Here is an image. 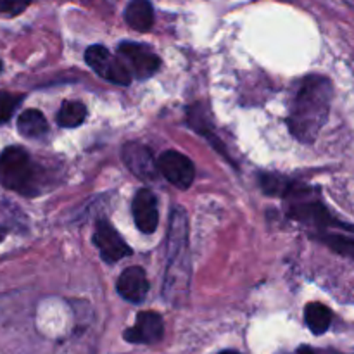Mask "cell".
<instances>
[{
  "mask_svg": "<svg viewBox=\"0 0 354 354\" xmlns=\"http://www.w3.org/2000/svg\"><path fill=\"white\" fill-rule=\"evenodd\" d=\"M332 85L324 76H308L301 82L289 113V128L297 140L310 144L320 133L330 113Z\"/></svg>",
  "mask_w": 354,
  "mask_h": 354,
  "instance_id": "cell-1",
  "label": "cell"
},
{
  "mask_svg": "<svg viewBox=\"0 0 354 354\" xmlns=\"http://www.w3.org/2000/svg\"><path fill=\"white\" fill-rule=\"evenodd\" d=\"M166 259L168 266H166L162 294L171 303H178L189 290L190 272H192L189 251V220L183 207H175L169 216Z\"/></svg>",
  "mask_w": 354,
  "mask_h": 354,
  "instance_id": "cell-2",
  "label": "cell"
},
{
  "mask_svg": "<svg viewBox=\"0 0 354 354\" xmlns=\"http://www.w3.org/2000/svg\"><path fill=\"white\" fill-rule=\"evenodd\" d=\"M35 182L37 173L28 152L21 147H7L0 154V185L23 196H33Z\"/></svg>",
  "mask_w": 354,
  "mask_h": 354,
  "instance_id": "cell-3",
  "label": "cell"
},
{
  "mask_svg": "<svg viewBox=\"0 0 354 354\" xmlns=\"http://www.w3.org/2000/svg\"><path fill=\"white\" fill-rule=\"evenodd\" d=\"M283 197L289 199L287 211L292 218L306 223H313L317 227H328L335 223L328 211L325 209L324 204L315 197V194L308 189H292L290 187Z\"/></svg>",
  "mask_w": 354,
  "mask_h": 354,
  "instance_id": "cell-4",
  "label": "cell"
},
{
  "mask_svg": "<svg viewBox=\"0 0 354 354\" xmlns=\"http://www.w3.org/2000/svg\"><path fill=\"white\" fill-rule=\"evenodd\" d=\"M118 57L131 75V78L147 80L161 66V59L149 47L133 41H124L118 47Z\"/></svg>",
  "mask_w": 354,
  "mask_h": 354,
  "instance_id": "cell-5",
  "label": "cell"
},
{
  "mask_svg": "<svg viewBox=\"0 0 354 354\" xmlns=\"http://www.w3.org/2000/svg\"><path fill=\"white\" fill-rule=\"evenodd\" d=\"M85 61L97 75L114 85H128L131 82V75L120 61V57L111 54L102 45H92L86 48Z\"/></svg>",
  "mask_w": 354,
  "mask_h": 354,
  "instance_id": "cell-6",
  "label": "cell"
},
{
  "mask_svg": "<svg viewBox=\"0 0 354 354\" xmlns=\"http://www.w3.org/2000/svg\"><path fill=\"white\" fill-rule=\"evenodd\" d=\"M159 171L165 175L171 185L178 187V189L185 190L192 185L194 176H196V169H194L192 161L182 152L176 151H166L165 154L159 156L158 159Z\"/></svg>",
  "mask_w": 354,
  "mask_h": 354,
  "instance_id": "cell-7",
  "label": "cell"
},
{
  "mask_svg": "<svg viewBox=\"0 0 354 354\" xmlns=\"http://www.w3.org/2000/svg\"><path fill=\"white\" fill-rule=\"evenodd\" d=\"M93 244L99 249L100 256L106 263H116L120 259L127 258L130 254V248L127 242L120 237L113 225L107 221H99L95 227V234H93Z\"/></svg>",
  "mask_w": 354,
  "mask_h": 354,
  "instance_id": "cell-8",
  "label": "cell"
},
{
  "mask_svg": "<svg viewBox=\"0 0 354 354\" xmlns=\"http://www.w3.org/2000/svg\"><path fill=\"white\" fill-rule=\"evenodd\" d=\"M121 158H123L127 168L138 178L156 180V176H158V161H154L151 151L145 145L137 144V142H128L123 145Z\"/></svg>",
  "mask_w": 354,
  "mask_h": 354,
  "instance_id": "cell-9",
  "label": "cell"
},
{
  "mask_svg": "<svg viewBox=\"0 0 354 354\" xmlns=\"http://www.w3.org/2000/svg\"><path fill=\"white\" fill-rule=\"evenodd\" d=\"M165 335L162 318L154 311H142L131 328L124 332V339L131 344H156Z\"/></svg>",
  "mask_w": 354,
  "mask_h": 354,
  "instance_id": "cell-10",
  "label": "cell"
},
{
  "mask_svg": "<svg viewBox=\"0 0 354 354\" xmlns=\"http://www.w3.org/2000/svg\"><path fill=\"white\" fill-rule=\"evenodd\" d=\"M131 211H133V220L138 230L142 234H154L159 223V213L158 201L151 189H142L135 194Z\"/></svg>",
  "mask_w": 354,
  "mask_h": 354,
  "instance_id": "cell-11",
  "label": "cell"
},
{
  "mask_svg": "<svg viewBox=\"0 0 354 354\" xmlns=\"http://www.w3.org/2000/svg\"><path fill=\"white\" fill-rule=\"evenodd\" d=\"M118 292L130 303H142L149 292V282L140 266H130L118 279Z\"/></svg>",
  "mask_w": 354,
  "mask_h": 354,
  "instance_id": "cell-12",
  "label": "cell"
},
{
  "mask_svg": "<svg viewBox=\"0 0 354 354\" xmlns=\"http://www.w3.org/2000/svg\"><path fill=\"white\" fill-rule=\"evenodd\" d=\"M124 19L133 30L149 31L154 24V10L149 0H131L124 10Z\"/></svg>",
  "mask_w": 354,
  "mask_h": 354,
  "instance_id": "cell-13",
  "label": "cell"
},
{
  "mask_svg": "<svg viewBox=\"0 0 354 354\" xmlns=\"http://www.w3.org/2000/svg\"><path fill=\"white\" fill-rule=\"evenodd\" d=\"M17 130L26 138H38L47 133L48 124L44 114L37 109H28L17 120Z\"/></svg>",
  "mask_w": 354,
  "mask_h": 354,
  "instance_id": "cell-14",
  "label": "cell"
},
{
  "mask_svg": "<svg viewBox=\"0 0 354 354\" xmlns=\"http://www.w3.org/2000/svg\"><path fill=\"white\" fill-rule=\"evenodd\" d=\"M306 325L315 335H322L330 328L332 311L322 303H310L304 310Z\"/></svg>",
  "mask_w": 354,
  "mask_h": 354,
  "instance_id": "cell-15",
  "label": "cell"
},
{
  "mask_svg": "<svg viewBox=\"0 0 354 354\" xmlns=\"http://www.w3.org/2000/svg\"><path fill=\"white\" fill-rule=\"evenodd\" d=\"M86 107L78 100H69L62 104L57 113V123L62 128H76L85 121Z\"/></svg>",
  "mask_w": 354,
  "mask_h": 354,
  "instance_id": "cell-16",
  "label": "cell"
},
{
  "mask_svg": "<svg viewBox=\"0 0 354 354\" xmlns=\"http://www.w3.org/2000/svg\"><path fill=\"white\" fill-rule=\"evenodd\" d=\"M23 102V95H16L10 92H0V124L7 123L14 114L16 107Z\"/></svg>",
  "mask_w": 354,
  "mask_h": 354,
  "instance_id": "cell-17",
  "label": "cell"
},
{
  "mask_svg": "<svg viewBox=\"0 0 354 354\" xmlns=\"http://www.w3.org/2000/svg\"><path fill=\"white\" fill-rule=\"evenodd\" d=\"M261 185L265 189V192L272 194V196H286L287 190L290 189V182L275 175H263Z\"/></svg>",
  "mask_w": 354,
  "mask_h": 354,
  "instance_id": "cell-18",
  "label": "cell"
},
{
  "mask_svg": "<svg viewBox=\"0 0 354 354\" xmlns=\"http://www.w3.org/2000/svg\"><path fill=\"white\" fill-rule=\"evenodd\" d=\"M325 242H327L332 251L348 256V258H354V239L342 237V235H330V237H325Z\"/></svg>",
  "mask_w": 354,
  "mask_h": 354,
  "instance_id": "cell-19",
  "label": "cell"
},
{
  "mask_svg": "<svg viewBox=\"0 0 354 354\" xmlns=\"http://www.w3.org/2000/svg\"><path fill=\"white\" fill-rule=\"evenodd\" d=\"M30 2L31 0H0V16H17Z\"/></svg>",
  "mask_w": 354,
  "mask_h": 354,
  "instance_id": "cell-20",
  "label": "cell"
},
{
  "mask_svg": "<svg viewBox=\"0 0 354 354\" xmlns=\"http://www.w3.org/2000/svg\"><path fill=\"white\" fill-rule=\"evenodd\" d=\"M297 354H313V351H311L310 348H301L299 351H297Z\"/></svg>",
  "mask_w": 354,
  "mask_h": 354,
  "instance_id": "cell-21",
  "label": "cell"
},
{
  "mask_svg": "<svg viewBox=\"0 0 354 354\" xmlns=\"http://www.w3.org/2000/svg\"><path fill=\"white\" fill-rule=\"evenodd\" d=\"M3 237H6V232H3V230H2V228H0V242H2V241H3Z\"/></svg>",
  "mask_w": 354,
  "mask_h": 354,
  "instance_id": "cell-22",
  "label": "cell"
},
{
  "mask_svg": "<svg viewBox=\"0 0 354 354\" xmlns=\"http://www.w3.org/2000/svg\"><path fill=\"white\" fill-rule=\"evenodd\" d=\"M220 354H241V353H237V351H223V353H220Z\"/></svg>",
  "mask_w": 354,
  "mask_h": 354,
  "instance_id": "cell-23",
  "label": "cell"
},
{
  "mask_svg": "<svg viewBox=\"0 0 354 354\" xmlns=\"http://www.w3.org/2000/svg\"><path fill=\"white\" fill-rule=\"evenodd\" d=\"M0 71H2V61H0Z\"/></svg>",
  "mask_w": 354,
  "mask_h": 354,
  "instance_id": "cell-24",
  "label": "cell"
}]
</instances>
